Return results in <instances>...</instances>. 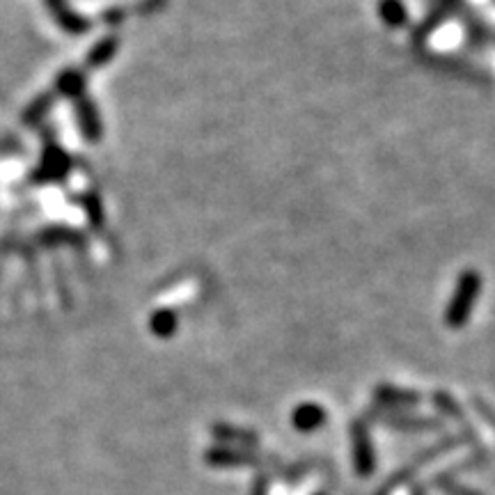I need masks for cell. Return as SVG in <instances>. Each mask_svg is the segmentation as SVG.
I'll return each instance as SVG.
<instances>
[{"instance_id": "11", "label": "cell", "mask_w": 495, "mask_h": 495, "mask_svg": "<svg viewBox=\"0 0 495 495\" xmlns=\"http://www.w3.org/2000/svg\"><path fill=\"white\" fill-rule=\"evenodd\" d=\"M383 16H386L388 23H392V25H399L401 21H406V12L401 10L395 0H388L386 5H383Z\"/></svg>"}, {"instance_id": "1", "label": "cell", "mask_w": 495, "mask_h": 495, "mask_svg": "<svg viewBox=\"0 0 495 495\" xmlns=\"http://www.w3.org/2000/svg\"><path fill=\"white\" fill-rule=\"evenodd\" d=\"M480 273L468 271L466 276L461 277L454 298H452L450 307H447V323H450V326L466 323V319L471 317L472 305H475L477 296H480Z\"/></svg>"}, {"instance_id": "3", "label": "cell", "mask_w": 495, "mask_h": 495, "mask_svg": "<svg viewBox=\"0 0 495 495\" xmlns=\"http://www.w3.org/2000/svg\"><path fill=\"white\" fill-rule=\"evenodd\" d=\"M76 117H79L80 129L88 140H99L101 138V117L97 113L95 104L88 99H79V110H76Z\"/></svg>"}, {"instance_id": "9", "label": "cell", "mask_w": 495, "mask_h": 495, "mask_svg": "<svg viewBox=\"0 0 495 495\" xmlns=\"http://www.w3.org/2000/svg\"><path fill=\"white\" fill-rule=\"evenodd\" d=\"M152 331L159 337H170L177 331V317L170 310H159L152 317Z\"/></svg>"}, {"instance_id": "4", "label": "cell", "mask_w": 495, "mask_h": 495, "mask_svg": "<svg viewBox=\"0 0 495 495\" xmlns=\"http://www.w3.org/2000/svg\"><path fill=\"white\" fill-rule=\"evenodd\" d=\"M292 420L296 429L314 431L326 422V411L322 406H317V404H303V406H298L294 411Z\"/></svg>"}, {"instance_id": "10", "label": "cell", "mask_w": 495, "mask_h": 495, "mask_svg": "<svg viewBox=\"0 0 495 495\" xmlns=\"http://www.w3.org/2000/svg\"><path fill=\"white\" fill-rule=\"evenodd\" d=\"M51 101H53V97H51V95L40 97V99H37L35 104L30 106L28 113L23 115V122H25V124H35V122H40V119L46 115V110L51 108Z\"/></svg>"}, {"instance_id": "6", "label": "cell", "mask_w": 495, "mask_h": 495, "mask_svg": "<svg viewBox=\"0 0 495 495\" xmlns=\"http://www.w3.org/2000/svg\"><path fill=\"white\" fill-rule=\"evenodd\" d=\"M55 88H58V95L80 97L85 89V76L80 74V71H65V74L58 79Z\"/></svg>"}, {"instance_id": "8", "label": "cell", "mask_w": 495, "mask_h": 495, "mask_svg": "<svg viewBox=\"0 0 495 495\" xmlns=\"http://www.w3.org/2000/svg\"><path fill=\"white\" fill-rule=\"evenodd\" d=\"M356 463L360 472H371V468H374L369 438H367L365 434H360V431H356Z\"/></svg>"}, {"instance_id": "2", "label": "cell", "mask_w": 495, "mask_h": 495, "mask_svg": "<svg viewBox=\"0 0 495 495\" xmlns=\"http://www.w3.org/2000/svg\"><path fill=\"white\" fill-rule=\"evenodd\" d=\"M44 5L49 10V14L53 16L55 23L65 30V33H70V35H83L85 30L89 28V21L85 16H80L79 12L71 10L67 0H44Z\"/></svg>"}, {"instance_id": "5", "label": "cell", "mask_w": 495, "mask_h": 495, "mask_svg": "<svg viewBox=\"0 0 495 495\" xmlns=\"http://www.w3.org/2000/svg\"><path fill=\"white\" fill-rule=\"evenodd\" d=\"M70 163L62 154L55 147H51L44 156V163H42V170L37 173V179H60L67 173Z\"/></svg>"}, {"instance_id": "7", "label": "cell", "mask_w": 495, "mask_h": 495, "mask_svg": "<svg viewBox=\"0 0 495 495\" xmlns=\"http://www.w3.org/2000/svg\"><path fill=\"white\" fill-rule=\"evenodd\" d=\"M115 51H117V40H115V37H106V40H101L95 49L89 51L88 67L106 65V62L115 55Z\"/></svg>"}]
</instances>
